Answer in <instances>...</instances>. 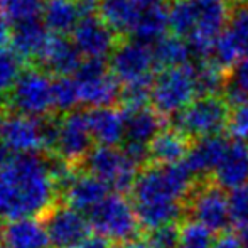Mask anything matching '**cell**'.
Segmentation results:
<instances>
[{"instance_id":"1","label":"cell","mask_w":248,"mask_h":248,"mask_svg":"<svg viewBox=\"0 0 248 248\" xmlns=\"http://www.w3.org/2000/svg\"><path fill=\"white\" fill-rule=\"evenodd\" d=\"M58 201L46 154H16L0 167V218L43 219Z\"/></svg>"},{"instance_id":"2","label":"cell","mask_w":248,"mask_h":248,"mask_svg":"<svg viewBox=\"0 0 248 248\" xmlns=\"http://www.w3.org/2000/svg\"><path fill=\"white\" fill-rule=\"evenodd\" d=\"M198 177L186 160L176 164H154L142 167L132 189L134 204L162 201H184L196 186Z\"/></svg>"},{"instance_id":"3","label":"cell","mask_w":248,"mask_h":248,"mask_svg":"<svg viewBox=\"0 0 248 248\" xmlns=\"http://www.w3.org/2000/svg\"><path fill=\"white\" fill-rule=\"evenodd\" d=\"M232 107L223 96H198L170 118L174 128L191 140L223 135L228 128Z\"/></svg>"},{"instance_id":"4","label":"cell","mask_w":248,"mask_h":248,"mask_svg":"<svg viewBox=\"0 0 248 248\" xmlns=\"http://www.w3.org/2000/svg\"><path fill=\"white\" fill-rule=\"evenodd\" d=\"M88 219L95 233L117 243L134 242L142 232L134 202L120 193L108 194L88 213Z\"/></svg>"},{"instance_id":"5","label":"cell","mask_w":248,"mask_h":248,"mask_svg":"<svg viewBox=\"0 0 248 248\" xmlns=\"http://www.w3.org/2000/svg\"><path fill=\"white\" fill-rule=\"evenodd\" d=\"M198 98L193 61L176 68L159 69L152 85V107L164 118L174 117Z\"/></svg>"},{"instance_id":"6","label":"cell","mask_w":248,"mask_h":248,"mask_svg":"<svg viewBox=\"0 0 248 248\" xmlns=\"http://www.w3.org/2000/svg\"><path fill=\"white\" fill-rule=\"evenodd\" d=\"M187 218L196 219L215 233H225L233 225L230 196L213 177L199 179L186 199Z\"/></svg>"},{"instance_id":"7","label":"cell","mask_w":248,"mask_h":248,"mask_svg":"<svg viewBox=\"0 0 248 248\" xmlns=\"http://www.w3.org/2000/svg\"><path fill=\"white\" fill-rule=\"evenodd\" d=\"M79 101L86 107H115L120 101L122 83L101 58H85L75 73Z\"/></svg>"},{"instance_id":"8","label":"cell","mask_w":248,"mask_h":248,"mask_svg":"<svg viewBox=\"0 0 248 248\" xmlns=\"http://www.w3.org/2000/svg\"><path fill=\"white\" fill-rule=\"evenodd\" d=\"M83 169L110 186L115 193H132L140 167L135 166L130 159L111 145H96L90 150L88 157L83 162Z\"/></svg>"},{"instance_id":"9","label":"cell","mask_w":248,"mask_h":248,"mask_svg":"<svg viewBox=\"0 0 248 248\" xmlns=\"http://www.w3.org/2000/svg\"><path fill=\"white\" fill-rule=\"evenodd\" d=\"M52 79L43 68H27L17 79L16 86L9 93L7 103L14 111L31 117L44 118L54 111L52 98Z\"/></svg>"},{"instance_id":"10","label":"cell","mask_w":248,"mask_h":248,"mask_svg":"<svg viewBox=\"0 0 248 248\" xmlns=\"http://www.w3.org/2000/svg\"><path fill=\"white\" fill-rule=\"evenodd\" d=\"M198 9V26L189 36L193 59L211 58L215 44L228 26L232 0H194Z\"/></svg>"},{"instance_id":"11","label":"cell","mask_w":248,"mask_h":248,"mask_svg":"<svg viewBox=\"0 0 248 248\" xmlns=\"http://www.w3.org/2000/svg\"><path fill=\"white\" fill-rule=\"evenodd\" d=\"M95 140L90 128L88 111L71 110L59 115V132L56 155L62 157L73 166L83 167V162L92 150V142Z\"/></svg>"},{"instance_id":"12","label":"cell","mask_w":248,"mask_h":248,"mask_svg":"<svg viewBox=\"0 0 248 248\" xmlns=\"http://www.w3.org/2000/svg\"><path fill=\"white\" fill-rule=\"evenodd\" d=\"M52 248H76L90 236V219L86 215L58 201L43 218Z\"/></svg>"},{"instance_id":"13","label":"cell","mask_w":248,"mask_h":248,"mask_svg":"<svg viewBox=\"0 0 248 248\" xmlns=\"http://www.w3.org/2000/svg\"><path fill=\"white\" fill-rule=\"evenodd\" d=\"M108 64L110 71L122 85L150 78L154 76V71H157L152 46L135 39L118 43V46L111 52Z\"/></svg>"},{"instance_id":"14","label":"cell","mask_w":248,"mask_h":248,"mask_svg":"<svg viewBox=\"0 0 248 248\" xmlns=\"http://www.w3.org/2000/svg\"><path fill=\"white\" fill-rule=\"evenodd\" d=\"M0 140L16 154H44L43 118L12 110L3 115Z\"/></svg>"},{"instance_id":"15","label":"cell","mask_w":248,"mask_h":248,"mask_svg":"<svg viewBox=\"0 0 248 248\" xmlns=\"http://www.w3.org/2000/svg\"><path fill=\"white\" fill-rule=\"evenodd\" d=\"M73 43L83 58H108L118 46V34L98 14L85 16L71 32Z\"/></svg>"},{"instance_id":"16","label":"cell","mask_w":248,"mask_h":248,"mask_svg":"<svg viewBox=\"0 0 248 248\" xmlns=\"http://www.w3.org/2000/svg\"><path fill=\"white\" fill-rule=\"evenodd\" d=\"M81 61V52L75 46L73 39L69 41L62 34L51 32L37 62L47 73H52L56 76H69L76 73Z\"/></svg>"},{"instance_id":"17","label":"cell","mask_w":248,"mask_h":248,"mask_svg":"<svg viewBox=\"0 0 248 248\" xmlns=\"http://www.w3.org/2000/svg\"><path fill=\"white\" fill-rule=\"evenodd\" d=\"M213 179L223 189H236L248 184V145L240 139L228 142V147L219 166L216 167Z\"/></svg>"},{"instance_id":"18","label":"cell","mask_w":248,"mask_h":248,"mask_svg":"<svg viewBox=\"0 0 248 248\" xmlns=\"http://www.w3.org/2000/svg\"><path fill=\"white\" fill-rule=\"evenodd\" d=\"M108 191H110V186L105 181L85 170L76 177V181L59 198V201L88 216V213L108 196Z\"/></svg>"},{"instance_id":"19","label":"cell","mask_w":248,"mask_h":248,"mask_svg":"<svg viewBox=\"0 0 248 248\" xmlns=\"http://www.w3.org/2000/svg\"><path fill=\"white\" fill-rule=\"evenodd\" d=\"M228 147V142L223 135H213V137L198 139L191 145L186 155V162L194 172L198 179H209L215 174L216 167L219 166L223 155Z\"/></svg>"},{"instance_id":"20","label":"cell","mask_w":248,"mask_h":248,"mask_svg":"<svg viewBox=\"0 0 248 248\" xmlns=\"http://www.w3.org/2000/svg\"><path fill=\"white\" fill-rule=\"evenodd\" d=\"M51 31L39 19H29L24 22H17L12 27V49L24 59V61L37 62L43 54Z\"/></svg>"},{"instance_id":"21","label":"cell","mask_w":248,"mask_h":248,"mask_svg":"<svg viewBox=\"0 0 248 248\" xmlns=\"http://www.w3.org/2000/svg\"><path fill=\"white\" fill-rule=\"evenodd\" d=\"M5 248H49V235L46 225L39 218L12 219L3 228Z\"/></svg>"},{"instance_id":"22","label":"cell","mask_w":248,"mask_h":248,"mask_svg":"<svg viewBox=\"0 0 248 248\" xmlns=\"http://www.w3.org/2000/svg\"><path fill=\"white\" fill-rule=\"evenodd\" d=\"M88 122L93 139L100 145L117 147L125 139L124 111L115 107H100L88 110Z\"/></svg>"},{"instance_id":"23","label":"cell","mask_w":248,"mask_h":248,"mask_svg":"<svg viewBox=\"0 0 248 248\" xmlns=\"http://www.w3.org/2000/svg\"><path fill=\"white\" fill-rule=\"evenodd\" d=\"M191 139L174 127L162 128L150 142V162L154 164H176L186 159L191 149Z\"/></svg>"},{"instance_id":"24","label":"cell","mask_w":248,"mask_h":248,"mask_svg":"<svg viewBox=\"0 0 248 248\" xmlns=\"http://www.w3.org/2000/svg\"><path fill=\"white\" fill-rule=\"evenodd\" d=\"M125 117V139L124 140L147 144L154 140L162 128H166V118L155 108H140V110L124 113Z\"/></svg>"},{"instance_id":"25","label":"cell","mask_w":248,"mask_h":248,"mask_svg":"<svg viewBox=\"0 0 248 248\" xmlns=\"http://www.w3.org/2000/svg\"><path fill=\"white\" fill-rule=\"evenodd\" d=\"M142 9L135 0H100L98 16L120 37L132 36Z\"/></svg>"},{"instance_id":"26","label":"cell","mask_w":248,"mask_h":248,"mask_svg":"<svg viewBox=\"0 0 248 248\" xmlns=\"http://www.w3.org/2000/svg\"><path fill=\"white\" fill-rule=\"evenodd\" d=\"M85 17L81 0H46L43 22L54 34L73 32L79 20Z\"/></svg>"},{"instance_id":"27","label":"cell","mask_w":248,"mask_h":248,"mask_svg":"<svg viewBox=\"0 0 248 248\" xmlns=\"http://www.w3.org/2000/svg\"><path fill=\"white\" fill-rule=\"evenodd\" d=\"M167 31H169V9L166 2H159L142 10L132 31V39L154 46L160 37L166 36Z\"/></svg>"},{"instance_id":"28","label":"cell","mask_w":248,"mask_h":248,"mask_svg":"<svg viewBox=\"0 0 248 248\" xmlns=\"http://www.w3.org/2000/svg\"><path fill=\"white\" fill-rule=\"evenodd\" d=\"M154 52V62H155V69H167V68H176V66H183L193 61V49L187 39L176 34L169 32L164 37H160L155 44L152 46Z\"/></svg>"},{"instance_id":"29","label":"cell","mask_w":248,"mask_h":248,"mask_svg":"<svg viewBox=\"0 0 248 248\" xmlns=\"http://www.w3.org/2000/svg\"><path fill=\"white\" fill-rule=\"evenodd\" d=\"M194 76H196L198 96H223V92L228 83V75L225 68L208 59H193Z\"/></svg>"},{"instance_id":"30","label":"cell","mask_w":248,"mask_h":248,"mask_svg":"<svg viewBox=\"0 0 248 248\" xmlns=\"http://www.w3.org/2000/svg\"><path fill=\"white\" fill-rule=\"evenodd\" d=\"M169 32L189 39L198 26V9L194 0H169Z\"/></svg>"},{"instance_id":"31","label":"cell","mask_w":248,"mask_h":248,"mask_svg":"<svg viewBox=\"0 0 248 248\" xmlns=\"http://www.w3.org/2000/svg\"><path fill=\"white\" fill-rule=\"evenodd\" d=\"M226 36L232 39L238 51L240 58L248 56V5L242 3H233L232 16H230L228 26L225 29Z\"/></svg>"},{"instance_id":"32","label":"cell","mask_w":248,"mask_h":248,"mask_svg":"<svg viewBox=\"0 0 248 248\" xmlns=\"http://www.w3.org/2000/svg\"><path fill=\"white\" fill-rule=\"evenodd\" d=\"M154 78H155V75L150 76V78L140 79V81H134V83H128V85H124L120 101H118L122 107L120 110L124 111V113L145 108L149 105V101H152Z\"/></svg>"},{"instance_id":"33","label":"cell","mask_w":248,"mask_h":248,"mask_svg":"<svg viewBox=\"0 0 248 248\" xmlns=\"http://www.w3.org/2000/svg\"><path fill=\"white\" fill-rule=\"evenodd\" d=\"M46 0H0V16L12 24L43 16Z\"/></svg>"},{"instance_id":"34","label":"cell","mask_w":248,"mask_h":248,"mask_svg":"<svg viewBox=\"0 0 248 248\" xmlns=\"http://www.w3.org/2000/svg\"><path fill=\"white\" fill-rule=\"evenodd\" d=\"M52 98H54V111L68 113L75 110L79 101V88L75 76H58L52 83Z\"/></svg>"},{"instance_id":"35","label":"cell","mask_w":248,"mask_h":248,"mask_svg":"<svg viewBox=\"0 0 248 248\" xmlns=\"http://www.w3.org/2000/svg\"><path fill=\"white\" fill-rule=\"evenodd\" d=\"M24 59L14 49H0V95H9L24 73Z\"/></svg>"},{"instance_id":"36","label":"cell","mask_w":248,"mask_h":248,"mask_svg":"<svg viewBox=\"0 0 248 248\" xmlns=\"http://www.w3.org/2000/svg\"><path fill=\"white\" fill-rule=\"evenodd\" d=\"M211 230L196 219L187 218L181 225V242L179 248H213L215 236Z\"/></svg>"},{"instance_id":"37","label":"cell","mask_w":248,"mask_h":248,"mask_svg":"<svg viewBox=\"0 0 248 248\" xmlns=\"http://www.w3.org/2000/svg\"><path fill=\"white\" fill-rule=\"evenodd\" d=\"M145 242L150 248H179L181 242V225L179 223H167L147 230Z\"/></svg>"},{"instance_id":"38","label":"cell","mask_w":248,"mask_h":248,"mask_svg":"<svg viewBox=\"0 0 248 248\" xmlns=\"http://www.w3.org/2000/svg\"><path fill=\"white\" fill-rule=\"evenodd\" d=\"M230 215L236 228L248 226V184L240 186L230 194Z\"/></svg>"},{"instance_id":"39","label":"cell","mask_w":248,"mask_h":248,"mask_svg":"<svg viewBox=\"0 0 248 248\" xmlns=\"http://www.w3.org/2000/svg\"><path fill=\"white\" fill-rule=\"evenodd\" d=\"M228 130L235 139H248V100L232 108Z\"/></svg>"},{"instance_id":"40","label":"cell","mask_w":248,"mask_h":248,"mask_svg":"<svg viewBox=\"0 0 248 248\" xmlns=\"http://www.w3.org/2000/svg\"><path fill=\"white\" fill-rule=\"evenodd\" d=\"M228 83H232L233 86L242 90V92L248 96V56L243 59H240V61L230 69Z\"/></svg>"},{"instance_id":"41","label":"cell","mask_w":248,"mask_h":248,"mask_svg":"<svg viewBox=\"0 0 248 248\" xmlns=\"http://www.w3.org/2000/svg\"><path fill=\"white\" fill-rule=\"evenodd\" d=\"M213 248H243V247L238 236L233 235L232 232H225V233H219V236L215 240Z\"/></svg>"},{"instance_id":"42","label":"cell","mask_w":248,"mask_h":248,"mask_svg":"<svg viewBox=\"0 0 248 248\" xmlns=\"http://www.w3.org/2000/svg\"><path fill=\"white\" fill-rule=\"evenodd\" d=\"M110 242L111 240H108L107 236L100 235V233H95V235H90L81 245L76 248H111Z\"/></svg>"},{"instance_id":"43","label":"cell","mask_w":248,"mask_h":248,"mask_svg":"<svg viewBox=\"0 0 248 248\" xmlns=\"http://www.w3.org/2000/svg\"><path fill=\"white\" fill-rule=\"evenodd\" d=\"M12 39V27H10V20H7L3 16H0V49L5 47Z\"/></svg>"},{"instance_id":"44","label":"cell","mask_w":248,"mask_h":248,"mask_svg":"<svg viewBox=\"0 0 248 248\" xmlns=\"http://www.w3.org/2000/svg\"><path fill=\"white\" fill-rule=\"evenodd\" d=\"M238 238H240V242H242V247L248 248V226H243V228H240Z\"/></svg>"},{"instance_id":"45","label":"cell","mask_w":248,"mask_h":248,"mask_svg":"<svg viewBox=\"0 0 248 248\" xmlns=\"http://www.w3.org/2000/svg\"><path fill=\"white\" fill-rule=\"evenodd\" d=\"M127 248H150L145 240H134L127 245Z\"/></svg>"},{"instance_id":"46","label":"cell","mask_w":248,"mask_h":248,"mask_svg":"<svg viewBox=\"0 0 248 248\" xmlns=\"http://www.w3.org/2000/svg\"><path fill=\"white\" fill-rule=\"evenodd\" d=\"M3 228H5V226L0 223V243H3Z\"/></svg>"},{"instance_id":"47","label":"cell","mask_w":248,"mask_h":248,"mask_svg":"<svg viewBox=\"0 0 248 248\" xmlns=\"http://www.w3.org/2000/svg\"><path fill=\"white\" fill-rule=\"evenodd\" d=\"M5 107V100H3V96L0 95V111H2V108Z\"/></svg>"},{"instance_id":"48","label":"cell","mask_w":248,"mask_h":248,"mask_svg":"<svg viewBox=\"0 0 248 248\" xmlns=\"http://www.w3.org/2000/svg\"><path fill=\"white\" fill-rule=\"evenodd\" d=\"M242 2H245V0H232V3H242Z\"/></svg>"},{"instance_id":"49","label":"cell","mask_w":248,"mask_h":248,"mask_svg":"<svg viewBox=\"0 0 248 248\" xmlns=\"http://www.w3.org/2000/svg\"><path fill=\"white\" fill-rule=\"evenodd\" d=\"M2 120H3V115L0 113V130H2Z\"/></svg>"},{"instance_id":"50","label":"cell","mask_w":248,"mask_h":248,"mask_svg":"<svg viewBox=\"0 0 248 248\" xmlns=\"http://www.w3.org/2000/svg\"><path fill=\"white\" fill-rule=\"evenodd\" d=\"M245 2H247V5H248V0H245Z\"/></svg>"},{"instance_id":"51","label":"cell","mask_w":248,"mask_h":248,"mask_svg":"<svg viewBox=\"0 0 248 248\" xmlns=\"http://www.w3.org/2000/svg\"><path fill=\"white\" fill-rule=\"evenodd\" d=\"M247 140H248V139H247ZM247 145H248V142H247Z\"/></svg>"},{"instance_id":"52","label":"cell","mask_w":248,"mask_h":248,"mask_svg":"<svg viewBox=\"0 0 248 248\" xmlns=\"http://www.w3.org/2000/svg\"><path fill=\"white\" fill-rule=\"evenodd\" d=\"M96 2H100V0H96Z\"/></svg>"}]
</instances>
